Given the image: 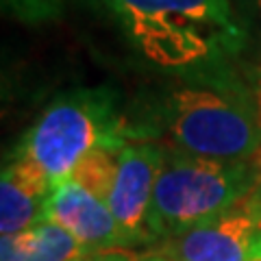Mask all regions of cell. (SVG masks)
<instances>
[{"instance_id": "cell-1", "label": "cell", "mask_w": 261, "mask_h": 261, "mask_svg": "<svg viewBox=\"0 0 261 261\" xmlns=\"http://www.w3.org/2000/svg\"><path fill=\"white\" fill-rule=\"evenodd\" d=\"M128 44L168 72L200 70L238 55L246 42L231 0H98Z\"/></svg>"}, {"instance_id": "cell-2", "label": "cell", "mask_w": 261, "mask_h": 261, "mask_svg": "<svg viewBox=\"0 0 261 261\" xmlns=\"http://www.w3.org/2000/svg\"><path fill=\"white\" fill-rule=\"evenodd\" d=\"M137 135L140 128L124 122L111 87H79L48 105L15 146L13 157L35 163L53 185H59L85 154L96 148L122 150Z\"/></svg>"}, {"instance_id": "cell-3", "label": "cell", "mask_w": 261, "mask_h": 261, "mask_svg": "<svg viewBox=\"0 0 261 261\" xmlns=\"http://www.w3.org/2000/svg\"><path fill=\"white\" fill-rule=\"evenodd\" d=\"M261 187V159H211L168 150L154 185V244L176 238L231 211Z\"/></svg>"}, {"instance_id": "cell-4", "label": "cell", "mask_w": 261, "mask_h": 261, "mask_svg": "<svg viewBox=\"0 0 261 261\" xmlns=\"http://www.w3.org/2000/svg\"><path fill=\"white\" fill-rule=\"evenodd\" d=\"M159 122L174 150L211 159H252L261 122L244 100L211 87L185 85L161 102Z\"/></svg>"}, {"instance_id": "cell-5", "label": "cell", "mask_w": 261, "mask_h": 261, "mask_svg": "<svg viewBox=\"0 0 261 261\" xmlns=\"http://www.w3.org/2000/svg\"><path fill=\"white\" fill-rule=\"evenodd\" d=\"M261 248V194L255 192L231 211L157 242L150 250L174 261H255Z\"/></svg>"}, {"instance_id": "cell-6", "label": "cell", "mask_w": 261, "mask_h": 261, "mask_svg": "<svg viewBox=\"0 0 261 261\" xmlns=\"http://www.w3.org/2000/svg\"><path fill=\"white\" fill-rule=\"evenodd\" d=\"M166 148L152 142H130L120 150L118 174L107 205L118 226L133 246H154L150 233V207L154 185L166 161Z\"/></svg>"}, {"instance_id": "cell-7", "label": "cell", "mask_w": 261, "mask_h": 261, "mask_svg": "<svg viewBox=\"0 0 261 261\" xmlns=\"http://www.w3.org/2000/svg\"><path fill=\"white\" fill-rule=\"evenodd\" d=\"M46 220L65 228L92 255L130 248L107 202L72 178L55 185Z\"/></svg>"}, {"instance_id": "cell-8", "label": "cell", "mask_w": 261, "mask_h": 261, "mask_svg": "<svg viewBox=\"0 0 261 261\" xmlns=\"http://www.w3.org/2000/svg\"><path fill=\"white\" fill-rule=\"evenodd\" d=\"M55 185L35 163L13 157L0 176V233L18 235L46 220Z\"/></svg>"}, {"instance_id": "cell-9", "label": "cell", "mask_w": 261, "mask_h": 261, "mask_svg": "<svg viewBox=\"0 0 261 261\" xmlns=\"http://www.w3.org/2000/svg\"><path fill=\"white\" fill-rule=\"evenodd\" d=\"M85 255L92 252L48 220L0 242V261H76Z\"/></svg>"}, {"instance_id": "cell-10", "label": "cell", "mask_w": 261, "mask_h": 261, "mask_svg": "<svg viewBox=\"0 0 261 261\" xmlns=\"http://www.w3.org/2000/svg\"><path fill=\"white\" fill-rule=\"evenodd\" d=\"M118 159H120V150L116 148H96L81 159L70 178L107 202L113 190V183H116Z\"/></svg>"}, {"instance_id": "cell-11", "label": "cell", "mask_w": 261, "mask_h": 261, "mask_svg": "<svg viewBox=\"0 0 261 261\" xmlns=\"http://www.w3.org/2000/svg\"><path fill=\"white\" fill-rule=\"evenodd\" d=\"M3 5L7 13L29 24L48 22L63 11V0H3Z\"/></svg>"}, {"instance_id": "cell-12", "label": "cell", "mask_w": 261, "mask_h": 261, "mask_svg": "<svg viewBox=\"0 0 261 261\" xmlns=\"http://www.w3.org/2000/svg\"><path fill=\"white\" fill-rule=\"evenodd\" d=\"M76 261H135L133 255L124 250H109V252H94V255H85Z\"/></svg>"}, {"instance_id": "cell-13", "label": "cell", "mask_w": 261, "mask_h": 261, "mask_svg": "<svg viewBox=\"0 0 261 261\" xmlns=\"http://www.w3.org/2000/svg\"><path fill=\"white\" fill-rule=\"evenodd\" d=\"M135 261H174V259L163 257V255H159V252H154V250H148V252H144V255H137Z\"/></svg>"}, {"instance_id": "cell-14", "label": "cell", "mask_w": 261, "mask_h": 261, "mask_svg": "<svg viewBox=\"0 0 261 261\" xmlns=\"http://www.w3.org/2000/svg\"><path fill=\"white\" fill-rule=\"evenodd\" d=\"M257 5H259V7H261V0H257Z\"/></svg>"}, {"instance_id": "cell-15", "label": "cell", "mask_w": 261, "mask_h": 261, "mask_svg": "<svg viewBox=\"0 0 261 261\" xmlns=\"http://www.w3.org/2000/svg\"><path fill=\"white\" fill-rule=\"evenodd\" d=\"M257 192H259V194H261V187H259V190H257Z\"/></svg>"}]
</instances>
